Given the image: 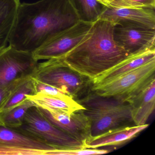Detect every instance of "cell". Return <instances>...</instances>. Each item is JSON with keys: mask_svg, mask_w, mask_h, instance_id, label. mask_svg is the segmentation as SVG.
<instances>
[{"mask_svg": "<svg viewBox=\"0 0 155 155\" xmlns=\"http://www.w3.org/2000/svg\"><path fill=\"white\" fill-rule=\"evenodd\" d=\"M70 0L20 3L9 46L33 53L51 38L79 21Z\"/></svg>", "mask_w": 155, "mask_h": 155, "instance_id": "cell-1", "label": "cell"}, {"mask_svg": "<svg viewBox=\"0 0 155 155\" xmlns=\"http://www.w3.org/2000/svg\"><path fill=\"white\" fill-rule=\"evenodd\" d=\"M113 24L99 19L82 40L62 57L73 70L92 81L130 54L114 41Z\"/></svg>", "mask_w": 155, "mask_h": 155, "instance_id": "cell-2", "label": "cell"}, {"mask_svg": "<svg viewBox=\"0 0 155 155\" xmlns=\"http://www.w3.org/2000/svg\"><path fill=\"white\" fill-rule=\"evenodd\" d=\"M77 101L91 122V137L121 126L134 124L129 103L91 91Z\"/></svg>", "mask_w": 155, "mask_h": 155, "instance_id": "cell-3", "label": "cell"}, {"mask_svg": "<svg viewBox=\"0 0 155 155\" xmlns=\"http://www.w3.org/2000/svg\"><path fill=\"white\" fill-rule=\"evenodd\" d=\"M32 78L62 91L76 100L84 95L91 85L89 79L71 68L62 58L39 63Z\"/></svg>", "mask_w": 155, "mask_h": 155, "instance_id": "cell-4", "label": "cell"}, {"mask_svg": "<svg viewBox=\"0 0 155 155\" xmlns=\"http://www.w3.org/2000/svg\"><path fill=\"white\" fill-rule=\"evenodd\" d=\"M154 80L155 59L106 83L91 85L90 89L100 96L129 103Z\"/></svg>", "mask_w": 155, "mask_h": 155, "instance_id": "cell-5", "label": "cell"}, {"mask_svg": "<svg viewBox=\"0 0 155 155\" xmlns=\"http://www.w3.org/2000/svg\"><path fill=\"white\" fill-rule=\"evenodd\" d=\"M17 128L57 149L84 148L82 142L55 127L36 106L28 110Z\"/></svg>", "mask_w": 155, "mask_h": 155, "instance_id": "cell-6", "label": "cell"}, {"mask_svg": "<svg viewBox=\"0 0 155 155\" xmlns=\"http://www.w3.org/2000/svg\"><path fill=\"white\" fill-rule=\"evenodd\" d=\"M39 63L31 52L9 46L0 51V87L32 77Z\"/></svg>", "mask_w": 155, "mask_h": 155, "instance_id": "cell-7", "label": "cell"}, {"mask_svg": "<svg viewBox=\"0 0 155 155\" xmlns=\"http://www.w3.org/2000/svg\"><path fill=\"white\" fill-rule=\"evenodd\" d=\"M56 148L0 122V155H47Z\"/></svg>", "mask_w": 155, "mask_h": 155, "instance_id": "cell-8", "label": "cell"}, {"mask_svg": "<svg viewBox=\"0 0 155 155\" xmlns=\"http://www.w3.org/2000/svg\"><path fill=\"white\" fill-rule=\"evenodd\" d=\"M93 23L79 21L45 42L32 53L33 57L38 61L62 58L82 40Z\"/></svg>", "mask_w": 155, "mask_h": 155, "instance_id": "cell-9", "label": "cell"}, {"mask_svg": "<svg viewBox=\"0 0 155 155\" xmlns=\"http://www.w3.org/2000/svg\"><path fill=\"white\" fill-rule=\"evenodd\" d=\"M99 19L113 26L155 29V9L110 3Z\"/></svg>", "mask_w": 155, "mask_h": 155, "instance_id": "cell-10", "label": "cell"}, {"mask_svg": "<svg viewBox=\"0 0 155 155\" xmlns=\"http://www.w3.org/2000/svg\"><path fill=\"white\" fill-rule=\"evenodd\" d=\"M38 107L55 127L82 142L83 145L91 137V122L83 110L68 114L59 110Z\"/></svg>", "mask_w": 155, "mask_h": 155, "instance_id": "cell-11", "label": "cell"}, {"mask_svg": "<svg viewBox=\"0 0 155 155\" xmlns=\"http://www.w3.org/2000/svg\"><path fill=\"white\" fill-rule=\"evenodd\" d=\"M113 37L130 55L155 49V29L114 26Z\"/></svg>", "mask_w": 155, "mask_h": 155, "instance_id": "cell-12", "label": "cell"}, {"mask_svg": "<svg viewBox=\"0 0 155 155\" xmlns=\"http://www.w3.org/2000/svg\"><path fill=\"white\" fill-rule=\"evenodd\" d=\"M148 126L147 123L139 126L132 124L112 129L98 136L91 137L84 142V148L116 147L122 146L137 137Z\"/></svg>", "mask_w": 155, "mask_h": 155, "instance_id": "cell-13", "label": "cell"}, {"mask_svg": "<svg viewBox=\"0 0 155 155\" xmlns=\"http://www.w3.org/2000/svg\"><path fill=\"white\" fill-rule=\"evenodd\" d=\"M154 59H155V49L130 55L113 68L94 78L91 81V85L106 83Z\"/></svg>", "mask_w": 155, "mask_h": 155, "instance_id": "cell-14", "label": "cell"}, {"mask_svg": "<svg viewBox=\"0 0 155 155\" xmlns=\"http://www.w3.org/2000/svg\"><path fill=\"white\" fill-rule=\"evenodd\" d=\"M131 117L135 125L147 124L155 108V80L130 102Z\"/></svg>", "mask_w": 155, "mask_h": 155, "instance_id": "cell-15", "label": "cell"}, {"mask_svg": "<svg viewBox=\"0 0 155 155\" xmlns=\"http://www.w3.org/2000/svg\"><path fill=\"white\" fill-rule=\"evenodd\" d=\"M20 3V0H0V51L9 41Z\"/></svg>", "mask_w": 155, "mask_h": 155, "instance_id": "cell-16", "label": "cell"}, {"mask_svg": "<svg viewBox=\"0 0 155 155\" xmlns=\"http://www.w3.org/2000/svg\"><path fill=\"white\" fill-rule=\"evenodd\" d=\"M27 98L31 101L37 107L59 110L68 114H71L75 111L85 109L83 106L73 98L65 99L41 93L28 95Z\"/></svg>", "mask_w": 155, "mask_h": 155, "instance_id": "cell-17", "label": "cell"}, {"mask_svg": "<svg viewBox=\"0 0 155 155\" xmlns=\"http://www.w3.org/2000/svg\"><path fill=\"white\" fill-rule=\"evenodd\" d=\"M80 21L93 23L99 19L107 6L98 0H70Z\"/></svg>", "mask_w": 155, "mask_h": 155, "instance_id": "cell-18", "label": "cell"}, {"mask_svg": "<svg viewBox=\"0 0 155 155\" xmlns=\"http://www.w3.org/2000/svg\"><path fill=\"white\" fill-rule=\"evenodd\" d=\"M36 106L30 100L27 99L17 106L0 113V122L3 125L17 128L21 126L28 110Z\"/></svg>", "mask_w": 155, "mask_h": 155, "instance_id": "cell-19", "label": "cell"}, {"mask_svg": "<svg viewBox=\"0 0 155 155\" xmlns=\"http://www.w3.org/2000/svg\"><path fill=\"white\" fill-rule=\"evenodd\" d=\"M36 94L35 81L31 77L21 84L12 92L2 107L1 113L20 104L28 99V95Z\"/></svg>", "mask_w": 155, "mask_h": 155, "instance_id": "cell-20", "label": "cell"}, {"mask_svg": "<svg viewBox=\"0 0 155 155\" xmlns=\"http://www.w3.org/2000/svg\"><path fill=\"white\" fill-rule=\"evenodd\" d=\"M110 150L105 149L81 148L78 149H57L50 151L47 155H100L108 153Z\"/></svg>", "mask_w": 155, "mask_h": 155, "instance_id": "cell-21", "label": "cell"}, {"mask_svg": "<svg viewBox=\"0 0 155 155\" xmlns=\"http://www.w3.org/2000/svg\"><path fill=\"white\" fill-rule=\"evenodd\" d=\"M34 81L36 94L41 93L45 95L58 97L65 99L73 98L64 91L46 83H42L35 79Z\"/></svg>", "mask_w": 155, "mask_h": 155, "instance_id": "cell-22", "label": "cell"}, {"mask_svg": "<svg viewBox=\"0 0 155 155\" xmlns=\"http://www.w3.org/2000/svg\"><path fill=\"white\" fill-rule=\"evenodd\" d=\"M29 78L21 79L14 81L8 86L0 87V113L12 92L21 84Z\"/></svg>", "mask_w": 155, "mask_h": 155, "instance_id": "cell-23", "label": "cell"}, {"mask_svg": "<svg viewBox=\"0 0 155 155\" xmlns=\"http://www.w3.org/2000/svg\"><path fill=\"white\" fill-rule=\"evenodd\" d=\"M110 3L132 7L155 8V0H114Z\"/></svg>", "mask_w": 155, "mask_h": 155, "instance_id": "cell-24", "label": "cell"}, {"mask_svg": "<svg viewBox=\"0 0 155 155\" xmlns=\"http://www.w3.org/2000/svg\"><path fill=\"white\" fill-rule=\"evenodd\" d=\"M98 1L107 7L110 3H111L114 0H98Z\"/></svg>", "mask_w": 155, "mask_h": 155, "instance_id": "cell-25", "label": "cell"}]
</instances>
